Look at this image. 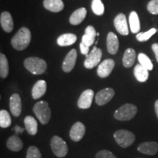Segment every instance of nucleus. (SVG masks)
I'll return each instance as SVG.
<instances>
[{"instance_id":"6","label":"nucleus","mask_w":158,"mask_h":158,"mask_svg":"<svg viewBox=\"0 0 158 158\" xmlns=\"http://www.w3.org/2000/svg\"><path fill=\"white\" fill-rule=\"evenodd\" d=\"M51 147L54 155L58 157H64L68 154V147L66 142L57 135L51 138Z\"/></svg>"},{"instance_id":"2","label":"nucleus","mask_w":158,"mask_h":158,"mask_svg":"<svg viewBox=\"0 0 158 158\" xmlns=\"http://www.w3.org/2000/svg\"><path fill=\"white\" fill-rule=\"evenodd\" d=\"M24 67L31 73L40 75L45 72L47 64L45 60L38 57H29L25 59Z\"/></svg>"},{"instance_id":"3","label":"nucleus","mask_w":158,"mask_h":158,"mask_svg":"<svg viewBox=\"0 0 158 158\" xmlns=\"http://www.w3.org/2000/svg\"><path fill=\"white\" fill-rule=\"evenodd\" d=\"M138 108L135 105L127 103L122 106L114 112V116L119 121H129L135 117Z\"/></svg>"},{"instance_id":"17","label":"nucleus","mask_w":158,"mask_h":158,"mask_svg":"<svg viewBox=\"0 0 158 158\" xmlns=\"http://www.w3.org/2000/svg\"><path fill=\"white\" fill-rule=\"evenodd\" d=\"M47 85L44 80H40L35 83L31 89V96L35 100L42 98L46 92Z\"/></svg>"},{"instance_id":"9","label":"nucleus","mask_w":158,"mask_h":158,"mask_svg":"<svg viewBox=\"0 0 158 158\" xmlns=\"http://www.w3.org/2000/svg\"><path fill=\"white\" fill-rule=\"evenodd\" d=\"M115 66V62L113 59H108L99 64L98 68V75L100 78H106L110 74Z\"/></svg>"},{"instance_id":"35","label":"nucleus","mask_w":158,"mask_h":158,"mask_svg":"<svg viewBox=\"0 0 158 158\" xmlns=\"http://www.w3.org/2000/svg\"><path fill=\"white\" fill-rule=\"evenodd\" d=\"M95 158H116V157L108 150H102L97 153Z\"/></svg>"},{"instance_id":"15","label":"nucleus","mask_w":158,"mask_h":158,"mask_svg":"<svg viewBox=\"0 0 158 158\" xmlns=\"http://www.w3.org/2000/svg\"><path fill=\"white\" fill-rule=\"evenodd\" d=\"M10 108L13 116L15 117L20 116L21 113V100L19 94H12L10 99Z\"/></svg>"},{"instance_id":"29","label":"nucleus","mask_w":158,"mask_h":158,"mask_svg":"<svg viewBox=\"0 0 158 158\" xmlns=\"http://www.w3.org/2000/svg\"><path fill=\"white\" fill-rule=\"evenodd\" d=\"M11 124V118L8 112L6 110H1L0 111V127L7 128Z\"/></svg>"},{"instance_id":"39","label":"nucleus","mask_w":158,"mask_h":158,"mask_svg":"<svg viewBox=\"0 0 158 158\" xmlns=\"http://www.w3.org/2000/svg\"><path fill=\"white\" fill-rule=\"evenodd\" d=\"M155 109L156 115H157V117L158 118V100L155 102Z\"/></svg>"},{"instance_id":"33","label":"nucleus","mask_w":158,"mask_h":158,"mask_svg":"<svg viewBox=\"0 0 158 158\" xmlns=\"http://www.w3.org/2000/svg\"><path fill=\"white\" fill-rule=\"evenodd\" d=\"M27 158H42V155L38 148L35 146H31L27 149Z\"/></svg>"},{"instance_id":"25","label":"nucleus","mask_w":158,"mask_h":158,"mask_svg":"<svg viewBox=\"0 0 158 158\" xmlns=\"http://www.w3.org/2000/svg\"><path fill=\"white\" fill-rule=\"evenodd\" d=\"M134 76L139 82H145L149 78V70L138 64L134 68Z\"/></svg>"},{"instance_id":"7","label":"nucleus","mask_w":158,"mask_h":158,"mask_svg":"<svg viewBox=\"0 0 158 158\" xmlns=\"http://www.w3.org/2000/svg\"><path fill=\"white\" fill-rule=\"evenodd\" d=\"M101 57V49L97 48V47H94L89 54L86 55V58L84 61V67L87 69L94 68L100 63Z\"/></svg>"},{"instance_id":"30","label":"nucleus","mask_w":158,"mask_h":158,"mask_svg":"<svg viewBox=\"0 0 158 158\" xmlns=\"http://www.w3.org/2000/svg\"><path fill=\"white\" fill-rule=\"evenodd\" d=\"M138 61H139V63L142 66L144 67L146 69H147L148 70H152L153 64L147 55L143 54V53H141V54H138Z\"/></svg>"},{"instance_id":"36","label":"nucleus","mask_w":158,"mask_h":158,"mask_svg":"<svg viewBox=\"0 0 158 158\" xmlns=\"http://www.w3.org/2000/svg\"><path fill=\"white\" fill-rule=\"evenodd\" d=\"M80 49H81V52L82 54L88 55L89 51V47L87 46V45H84L83 43H81Z\"/></svg>"},{"instance_id":"26","label":"nucleus","mask_w":158,"mask_h":158,"mask_svg":"<svg viewBox=\"0 0 158 158\" xmlns=\"http://www.w3.org/2000/svg\"><path fill=\"white\" fill-rule=\"evenodd\" d=\"M24 124L26 130L29 135H36L37 133V122L34 117L31 116H27L25 117Z\"/></svg>"},{"instance_id":"37","label":"nucleus","mask_w":158,"mask_h":158,"mask_svg":"<svg viewBox=\"0 0 158 158\" xmlns=\"http://www.w3.org/2000/svg\"><path fill=\"white\" fill-rule=\"evenodd\" d=\"M152 48L154 53H155L156 59H157L158 62V43H154L152 46Z\"/></svg>"},{"instance_id":"24","label":"nucleus","mask_w":158,"mask_h":158,"mask_svg":"<svg viewBox=\"0 0 158 158\" xmlns=\"http://www.w3.org/2000/svg\"><path fill=\"white\" fill-rule=\"evenodd\" d=\"M136 54L135 51L133 48H127L124 52L122 63L125 68H131L135 61Z\"/></svg>"},{"instance_id":"28","label":"nucleus","mask_w":158,"mask_h":158,"mask_svg":"<svg viewBox=\"0 0 158 158\" xmlns=\"http://www.w3.org/2000/svg\"><path fill=\"white\" fill-rule=\"evenodd\" d=\"M9 66L7 57L5 54H0V76L1 78H5L8 76Z\"/></svg>"},{"instance_id":"13","label":"nucleus","mask_w":158,"mask_h":158,"mask_svg":"<svg viewBox=\"0 0 158 158\" xmlns=\"http://www.w3.org/2000/svg\"><path fill=\"white\" fill-rule=\"evenodd\" d=\"M77 59V51L76 49H72L65 58L62 63V70L65 73H70L74 68Z\"/></svg>"},{"instance_id":"34","label":"nucleus","mask_w":158,"mask_h":158,"mask_svg":"<svg viewBox=\"0 0 158 158\" xmlns=\"http://www.w3.org/2000/svg\"><path fill=\"white\" fill-rule=\"evenodd\" d=\"M147 10L153 15H158V0H152L147 5Z\"/></svg>"},{"instance_id":"20","label":"nucleus","mask_w":158,"mask_h":158,"mask_svg":"<svg viewBox=\"0 0 158 158\" xmlns=\"http://www.w3.org/2000/svg\"><path fill=\"white\" fill-rule=\"evenodd\" d=\"M43 5L45 9L54 13H59L64 8V3L62 0H44Z\"/></svg>"},{"instance_id":"40","label":"nucleus","mask_w":158,"mask_h":158,"mask_svg":"<svg viewBox=\"0 0 158 158\" xmlns=\"http://www.w3.org/2000/svg\"><path fill=\"white\" fill-rule=\"evenodd\" d=\"M97 36H98V37H99V36H100V33H99V32H98V33H97Z\"/></svg>"},{"instance_id":"11","label":"nucleus","mask_w":158,"mask_h":158,"mask_svg":"<svg viewBox=\"0 0 158 158\" xmlns=\"http://www.w3.org/2000/svg\"><path fill=\"white\" fill-rule=\"evenodd\" d=\"M86 133V128L84 124L81 122H77L71 127L70 131V137L72 141H79L82 139Z\"/></svg>"},{"instance_id":"14","label":"nucleus","mask_w":158,"mask_h":158,"mask_svg":"<svg viewBox=\"0 0 158 158\" xmlns=\"http://www.w3.org/2000/svg\"><path fill=\"white\" fill-rule=\"evenodd\" d=\"M138 151L147 155H155L158 152V143L155 141L143 142L139 144Z\"/></svg>"},{"instance_id":"19","label":"nucleus","mask_w":158,"mask_h":158,"mask_svg":"<svg viewBox=\"0 0 158 158\" xmlns=\"http://www.w3.org/2000/svg\"><path fill=\"white\" fill-rule=\"evenodd\" d=\"M96 36L97 33L95 29L92 26H88L86 28V30H85V35L82 37L81 43H84V45L90 47L94 43Z\"/></svg>"},{"instance_id":"38","label":"nucleus","mask_w":158,"mask_h":158,"mask_svg":"<svg viewBox=\"0 0 158 158\" xmlns=\"http://www.w3.org/2000/svg\"><path fill=\"white\" fill-rule=\"evenodd\" d=\"M14 129H15V132H16L17 134L21 133H23V128L20 127H19V126H16V127H15L14 128Z\"/></svg>"},{"instance_id":"12","label":"nucleus","mask_w":158,"mask_h":158,"mask_svg":"<svg viewBox=\"0 0 158 158\" xmlns=\"http://www.w3.org/2000/svg\"><path fill=\"white\" fill-rule=\"evenodd\" d=\"M114 23L116 31L119 34L122 35H127L129 34L127 19H126L125 15L123 13H119L116 15V17L114 19Z\"/></svg>"},{"instance_id":"8","label":"nucleus","mask_w":158,"mask_h":158,"mask_svg":"<svg viewBox=\"0 0 158 158\" xmlns=\"http://www.w3.org/2000/svg\"><path fill=\"white\" fill-rule=\"evenodd\" d=\"M115 92L112 88H106L100 90L95 96V102L98 106H102L107 104L114 97Z\"/></svg>"},{"instance_id":"16","label":"nucleus","mask_w":158,"mask_h":158,"mask_svg":"<svg viewBox=\"0 0 158 158\" xmlns=\"http://www.w3.org/2000/svg\"><path fill=\"white\" fill-rule=\"evenodd\" d=\"M0 23H1L2 28L6 32H11L14 27L13 18L12 15L8 12H3L2 13L0 16Z\"/></svg>"},{"instance_id":"21","label":"nucleus","mask_w":158,"mask_h":158,"mask_svg":"<svg viewBox=\"0 0 158 158\" xmlns=\"http://www.w3.org/2000/svg\"><path fill=\"white\" fill-rule=\"evenodd\" d=\"M7 147L11 151L18 152L23 148V142L19 136L12 135L7 139Z\"/></svg>"},{"instance_id":"23","label":"nucleus","mask_w":158,"mask_h":158,"mask_svg":"<svg viewBox=\"0 0 158 158\" xmlns=\"http://www.w3.org/2000/svg\"><path fill=\"white\" fill-rule=\"evenodd\" d=\"M86 16V10L84 7H81L71 15L70 23L73 25H78L82 22Z\"/></svg>"},{"instance_id":"1","label":"nucleus","mask_w":158,"mask_h":158,"mask_svg":"<svg viewBox=\"0 0 158 158\" xmlns=\"http://www.w3.org/2000/svg\"><path fill=\"white\" fill-rule=\"evenodd\" d=\"M31 31L27 27H22L11 40V45L18 51L24 50L28 47L31 41Z\"/></svg>"},{"instance_id":"10","label":"nucleus","mask_w":158,"mask_h":158,"mask_svg":"<svg viewBox=\"0 0 158 158\" xmlns=\"http://www.w3.org/2000/svg\"><path fill=\"white\" fill-rule=\"evenodd\" d=\"M94 92L92 89H86L82 92L78 100V106L81 109H87L92 106L94 98Z\"/></svg>"},{"instance_id":"22","label":"nucleus","mask_w":158,"mask_h":158,"mask_svg":"<svg viewBox=\"0 0 158 158\" xmlns=\"http://www.w3.org/2000/svg\"><path fill=\"white\" fill-rule=\"evenodd\" d=\"M77 40V37L76 35L72 33H67L60 35L57 38V44L59 46H69V45H73Z\"/></svg>"},{"instance_id":"18","label":"nucleus","mask_w":158,"mask_h":158,"mask_svg":"<svg viewBox=\"0 0 158 158\" xmlns=\"http://www.w3.org/2000/svg\"><path fill=\"white\" fill-rule=\"evenodd\" d=\"M119 43L118 37L113 32H109L107 36V49L110 54H116L118 52Z\"/></svg>"},{"instance_id":"27","label":"nucleus","mask_w":158,"mask_h":158,"mask_svg":"<svg viewBox=\"0 0 158 158\" xmlns=\"http://www.w3.org/2000/svg\"><path fill=\"white\" fill-rule=\"evenodd\" d=\"M129 23L130 27V30L134 34H136L140 31L141 25H140L139 18L137 13L135 11H132L129 16Z\"/></svg>"},{"instance_id":"5","label":"nucleus","mask_w":158,"mask_h":158,"mask_svg":"<svg viewBox=\"0 0 158 158\" xmlns=\"http://www.w3.org/2000/svg\"><path fill=\"white\" fill-rule=\"evenodd\" d=\"M115 141L122 148H127L134 143L135 140V135L126 130H117L114 134Z\"/></svg>"},{"instance_id":"32","label":"nucleus","mask_w":158,"mask_h":158,"mask_svg":"<svg viewBox=\"0 0 158 158\" xmlns=\"http://www.w3.org/2000/svg\"><path fill=\"white\" fill-rule=\"evenodd\" d=\"M157 31V29H156L155 28H152L150 29L149 31H146V32L138 33L136 35V39L138 41H140V42H145V41H147L153 35H155Z\"/></svg>"},{"instance_id":"31","label":"nucleus","mask_w":158,"mask_h":158,"mask_svg":"<svg viewBox=\"0 0 158 158\" xmlns=\"http://www.w3.org/2000/svg\"><path fill=\"white\" fill-rule=\"evenodd\" d=\"M92 10L94 14L102 15L104 13V5L101 0H93L92 2Z\"/></svg>"},{"instance_id":"4","label":"nucleus","mask_w":158,"mask_h":158,"mask_svg":"<svg viewBox=\"0 0 158 158\" xmlns=\"http://www.w3.org/2000/svg\"><path fill=\"white\" fill-rule=\"evenodd\" d=\"M33 111L41 124H46L51 118V112L48 103L45 101H39L35 104Z\"/></svg>"}]
</instances>
